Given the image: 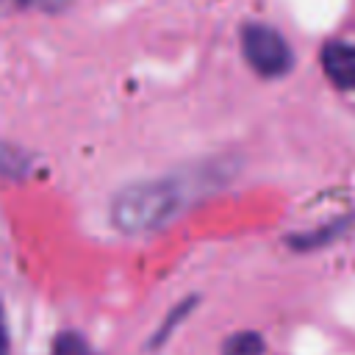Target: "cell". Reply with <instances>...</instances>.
Segmentation results:
<instances>
[{"instance_id": "obj_1", "label": "cell", "mask_w": 355, "mask_h": 355, "mask_svg": "<svg viewBox=\"0 0 355 355\" xmlns=\"http://www.w3.org/2000/svg\"><path fill=\"white\" fill-rule=\"evenodd\" d=\"M183 202V191L175 180H150L128 186L122 194H116L111 205V219L125 233H147L153 227H161L166 219L178 214Z\"/></svg>"}, {"instance_id": "obj_5", "label": "cell", "mask_w": 355, "mask_h": 355, "mask_svg": "<svg viewBox=\"0 0 355 355\" xmlns=\"http://www.w3.org/2000/svg\"><path fill=\"white\" fill-rule=\"evenodd\" d=\"M72 0H0V14H11V11H25V8H39V11H61L67 8Z\"/></svg>"}, {"instance_id": "obj_3", "label": "cell", "mask_w": 355, "mask_h": 355, "mask_svg": "<svg viewBox=\"0 0 355 355\" xmlns=\"http://www.w3.org/2000/svg\"><path fill=\"white\" fill-rule=\"evenodd\" d=\"M322 67L327 78L347 92H355V44L349 42H330L322 50Z\"/></svg>"}, {"instance_id": "obj_7", "label": "cell", "mask_w": 355, "mask_h": 355, "mask_svg": "<svg viewBox=\"0 0 355 355\" xmlns=\"http://www.w3.org/2000/svg\"><path fill=\"white\" fill-rule=\"evenodd\" d=\"M0 355H8V330H6L3 311H0Z\"/></svg>"}, {"instance_id": "obj_2", "label": "cell", "mask_w": 355, "mask_h": 355, "mask_svg": "<svg viewBox=\"0 0 355 355\" xmlns=\"http://www.w3.org/2000/svg\"><path fill=\"white\" fill-rule=\"evenodd\" d=\"M241 53L247 64L263 78H280L294 67V53L283 33L263 22H250L241 31Z\"/></svg>"}, {"instance_id": "obj_4", "label": "cell", "mask_w": 355, "mask_h": 355, "mask_svg": "<svg viewBox=\"0 0 355 355\" xmlns=\"http://www.w3.org/2000/svg\"><path fill=\"white\" fill-rule=\"evenodd\" d=\"M263 341L258 333H239L225 341V355H261Z\"/></svg>"}, {"instance_id": "obj_6", "label": "cell", "mask_w": 355, "mask_h": 355, "mask_svg": "<svg viewBox=\"0 0 355 355\" xmlns=\"http://www.w3.org/2000/svg\"><path fill=\"white\" fill-rule=\"evenodd\" d=\"M53 355H92V349L86 347V341L80 336L67 333V336H58V341L53 347Z\"/></svg>"}]
</instances>
